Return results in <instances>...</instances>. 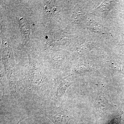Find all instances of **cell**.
Returning a JSON list of instances; mask_svg holds the SVG:
<instances>
[{"label":"cell","mask_w":124,"mask_h":124,"mask_svg":"<svg viewBox=\"0 0 124 124\" xmlns=\"http://www.w3.org/2000/svg\"><path fill=\"white\" fill-rule=\"evenodd\" d=\"M23 120V119H20V120H19V121L18 122H17V124H18L19 123V122H20V121H22V120Z\"/></svg>","instance_id":"obj_1"},{"label":"cell","mask_w":124,"mask_h":124,"mask_svg":"<svg viewBox=\"0 0 124 124\" xmlns=\"http://www.w3.org/2000/svg\"></svg>","instance_id":"obj_2"}]
</instances>
